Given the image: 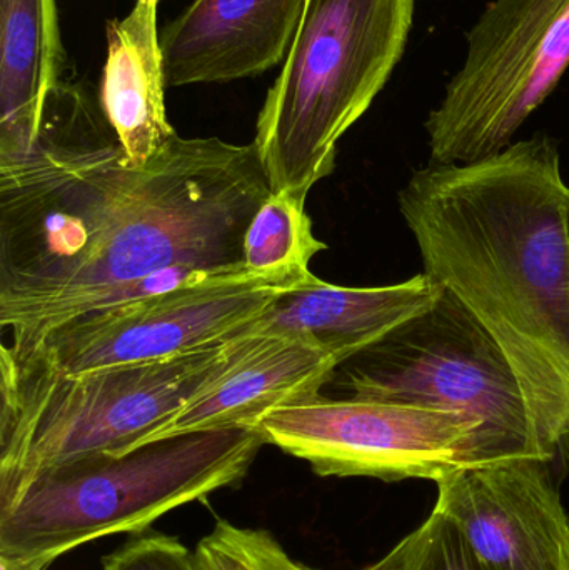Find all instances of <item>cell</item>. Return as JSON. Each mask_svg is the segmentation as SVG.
I'll return each instance as SVG.
<instances>
[{
  "label": "cell",
  "instance_id": "1",
  "mask_svg": "<svg viewBox=\"0 0 569 570\" xmlns=\"http://www.w3.org/2000/svg\"><path fill=\"white\" fill-rule=\"evenodd\" d=\"M269 194L254 144L176 136L134 166L100 104L60 82L36 140L0 156L2 345L22 351L170 267L246 269L244 237Z\"/></svg>",
  "mask_w": 569,
  "mask_h": 570
},
{
  "label": "cell",
  "instance_id": "2",
  "mask_svg": "<svg viewBox=\"0 0 569 570\" xmlns=\"http://www.w3.org/2000/svg\"><path fill=\"white\" fill-rule=\"evenodd\" d=\"M569 187L537 134L474 164H428L398 196L424 273L510 362L541 451L569 472Z\"/></svg>",
  "mask_w": 569,
  "mask_h": 570
},
{
  "label": "cell",
  "instance_id": "3",
  "mask_svg": "<svg viewBox=\"0 0 569 570\" xmlns=\"http://www.w3.org/2000/svg\"><path fill=\"white\" fill-rule=\"evenodd\" d=\"M266 444L257 429H216L37 472L0 491V554L60 558L100 538L143 534L167 512L239 485Z\"/></svg>",
  "mask_w": 569,
  "mask_h": 570
},
{
  "label": "cell",
  "instance_id": "4",
  "mask_svg": "<svg viewBox=\"0 0 569 570\" xmlns=\"http://www.w3.org/2000/svg\"><path fill=\"white\" fill-rule=\"evenodd\" d=\"M256 334L159 361L63 374L0 351V491L97 454H120L176 414Z\"/></svg>",
  "mask_w": 569,
  "mask_h": 570
},
{
  "label": "cell",
  "instance_id": "5",
  "mask_svg": "<svg viewBox=\"0 0 569 570\" xmlns=\"http://www.w3.org/2000/svg\"><path fill=\"white\" fill-rule=\"evenodd\" d=\"M416 0H307L283 70L257 117L254 147L271 193L306 204L336 167L337 144L400 63Z\"/></svg>",
  "mask_w": 569,
  "mask_h": 570
},
{
  "label": "cell",
  "instance_id": "6",
  "mask_svg": "<svg viewBox=\"0 0 569 570\" xmlns=\"http://www.w3.org/2000/svg\"><path fill=\"white\" fill-rule=\"evenodd\" d=\"M331 382L346 394L343 399L444 409L478 422L468 465L548 458L510 362L448 288L433 307L341 364Z\"/></svg>",
  "mask_w": 569,
  "mask_h": 570
},
{
  "label": "cell",
  "instance_id": "7",
  "mask_svg": "<svg viewBox=\"0 0 569 570\" xmlns=\"http://www.w3.org/2000/svg\"><path fill=\"white\" fill-rule=\"evenodd\" d=\"M569 69V0H491L428 116L431 163L474 164L513 144Z\"/></svg>",
  "mask_w": 569,
  "mask_h": 570
},
{
  "label": "cell",
  "instance_id": "8",
  "mask_svg": "<svg viewBox=\"0 0 569 570\" xmlns=\"http://www.w3.org/2000/svg\"><path fill=\"white\" fill-rule=\"evenodd\" d=\"M267 444L303 459L321 478L428 479L470 464L480 424L460 412L367 399L276 409L256 428Z\"/></svg>",
  "mask_w": 569,
  "mask_h": 570
},
{
  "label": "cell",
  "instance_id": "9",
  "mask_svg": "<svg viewBox=\"0 0 569 570\" xmlns=\"http://www.w3.org/2000/svg\"><path fill=\"white\" fill-rule=\"evenodd\" d=\"M287 292L249 273L213 277L84 312L50 328L22 351L2 348L63 374L159 361L249 331Z\"/></svg>",
  "mask_w": 569,
  "mask_h": 570
},
{
  "label": "cell",
  "instance_id": "10",
  "mask_svg": "<svg viewBox=\"0 0 569 570\" xmlns=\"http://www.w3.org/2000/svg\"><path fill=\"white\" fill-rule=\"evenodd\" d=\"M553 465L524 455L453 469L436 481L434 508L457 522L484 570H569V515Z\"/></svg>",
  "mask_w": 569,
  "mask_h": 570
},
{
  "label": "cell",
  "instance_id": "11",
  "mask_svg": "<svg viewBox=\"0 0 569 570\" xmlns=\"http://www.w3.org/2000/svg\"><path fill=\"white\" fill-rule=\"evenodd\" d=\"M340 365L306 335L256 332L227 368L129 451L193 432L254 429L276 409L316 399Z\"/></svg>",
  "mask_w": 569,
  "mask_h": 570
},
{
  "label": "cell",
  "instance_id": "12",
  "mask_svg": "<svg viewBox=\"0 0 569 570\" xmlns=\"http://www.w3.org/2000/svg\"><path fill=\"white\" fill-rule=\"evenodd\" d=\"M307 0H194L160 32L167 87L256 77L290 53Z\"/></svg>",
  "mask_w": 569,
  "mask_h": 570
},
{
  "label": "cell",
  "instance_id": "13",
  "mask_svg": "<svg viewBox=\"0 0 569 570\" xmlns=\"http://www.w3.org/2000/svg\"><path fill=\"white\" fill-rule=\"evenodd\" d=\"M441 292L426 273L380 287H344L317 277L281 295L254 322V332L306 335L344 364L433 307Z\"/></svg>",
  "mask_w": 569,
  "mask_h": 570
},
{
  "label": "cell",
  "instance_id": "14",
  "mask_svg": "<svg viewBox=\"0 0 569 570\" xmlns=\"http://www.w3.org/2000/svg\"><path fill=\"white\" fill-rule=\"evenodd\" d=\"M159 0H136L106 27L107 59L99 104L127 160L144 166L177 136L167 120L166 66L157 26Z\"/></svg>",
  "mask_w": 569,
  "mask_h": 570
},
{
  "label": "cell",
  "instance_id": "15",
  "mask_svg": "<svg viewBox=\"0 0 569 570\" xmlns=\"http://www.w3.org/2000/svg\"><path fill=\"white\" fill-rule=\"evenodd\" d=\"M62 66L56 0H0V156L36 140Z\"/></svg>",
  "mask_w": 569,
  "mask_h": 570
},
{
  "label": "cell",
  "instance_id": "16",
  "mask_svg": "<svg viewBox=\"0 0 569 570\" xmlns=\"http://www.w3.org/2000/svg\"><path fill=\"white\" fill-rule=\"evenodd\" d=\"M313 233L306 204L291 194H269L244 237V267L256 279L300 291L317 279L310 264L326 250Z\"/></svg>",
  "mask_w": 569,
  "mask_h": 570
},
{
  "label": "cell",
  "instance_id": "17",
  "mask_svg": "<svg viewBox=\"0 0 569 570\" xmlns=\"http://www.w3.org/2000/svg\"><path fill=\"white\" fill-rule=\"evenodd\" d=\"M363 570H484L457 522L434 508L430 518Z\"/></svg>",
  "mask_w": 569,
  "mask_h": 570
},
{
  "label": "cell",
  "instance_id": "18",
  "mask_svg": "<svg viewBox=\"0 0 569 570\" xmlns=\"http://www.w3.org/2000/svg\"><path fill=\"white\" fill-rule=\"evenodd\" d=\"M197 570H296L271 532L239 528L233 522H216L213 531L194 549Z\"/></svg>",
  "mask_w": 569,
  "mask_h": 570
},
{
  "label": "cell",
  "instance_id": "19",
  "mask_svg": "<svg viewBox=\"0 0 569 570\" xmlns=\"http://www.w3.org/2000/svg\"><path fill=\"white\" fill-rule=\"evenodd\" d=\"M102 570H197L194 551L160 532L136 534L102 559Z\"/></svg>",
  "mask_w": 569,
  "mask_h": 570
},
{
  "label": "cell",
  "instance_id": "20",
  "mask_svg": "<svg viewBox=\"0 0 569 570\" xmlns=\"http://www.w3.org/2000/svg\"><path fill=\"white\" fill-rule=\"evenodd\" d=\"M59 559L56 552H37L27 556L0 554V570H49Z\"/></svg>",
  "mask_w": 569,
  "mask_h": 570
},
{
  "label": "cell",
  "instance_id": "21",
  "mask_svg": "<svg viewBox=\"0 0 569 570\" xmlns=\"http://www.w3.org/2000/svg\"><path fill=\"white\" fill-rule=\"evenodd\" d=\"M296 570H314V569L306 568V566H303V564H297Z\"/></svg>",
  "mask_w": 569,
  "mask_h": 570
},
{
  "label": "cell",
  "instance_id": "22",
  "mask_svg": "<svg viewBox=\"0 0 569 570\" xmlns=\"http://www.w3.org/2000/svg\"><path fill=\"white\" fill-rule=\"evenodd\" d=\"M568 230H569V194H568Z\"/></svg>",
  "mask_w": 569,
  "mask_h": 570
}]
</instances>
